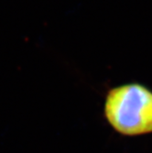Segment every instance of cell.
I'll list each match as a JSON object with an SVG mask.
<instances>
[{"label":"cell","mask_w":152,"mask_h":153,"mask_svg":"<svg viewBox=\"0 0 152 153\" xmlns=\"http://www.w3.org/2000/svg\"><path fill=\"white\" fill-rule=\"evenodd\" d=\"M104 117L120 135L152 134V90L137 82L110 88L104 102Z\"/></svg>","instance_id":"obj_1"}]
</instances>
